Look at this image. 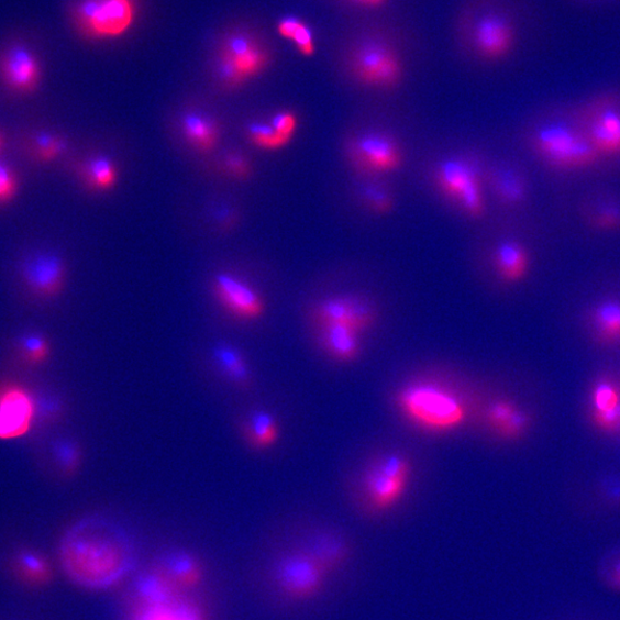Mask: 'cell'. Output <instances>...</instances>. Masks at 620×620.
<instances>
[{"label": "cell", "mask_w": 620, "mask_h": 620, "mask_svg": "<svg viewBox=\"0 0 620 620\" xmlns=\"http://www.w3.org/2000/svg\"><path fill=\"white\" fill-rule=\"evenodd\" d=\"M59 562L67 578L90 590L113 587L131 574L137 562L133 541L111 524L86 520L62 538Z\"/></svg>", "instance_id": "obj_1"}, {"label": "cell", "mask_w": 620, "mask_h": 620, "mask_svg": "<svg viewBox=\"0 0 620 620\" xmlns=\"http://www.w3.org/2000/svg\"><path fill=\"white\" fill-rule=\"evenodd\" d=\"M395 403L410 425L430 434H449L468 419L463 400L447 387L433 381H411L395 396Z\"/></svg>", "instance_id": "obj_2"}, {"label": "cell", "mask_w": 620, "mask_h": 620, "mask_svg": "<svg viewBox=\"0 0 620 620\" xmlns=\"http://www.w3.org/2000/svg\"><path fill=\"white\" fill-rule=\"evenodd\" d=\"M485 167L486 163L474 152L455 153L433 166L430 184L458 213L481 220L487 213Z\"/></svg>", "instance_id": "obj_3"}, {"label": "cell", "mask_w": 620, "mask_h": 620, "mask_svg": "<svg viewBox=\"0 0 620 620\" xmlns=\"http://www.w3.org/2000/svg\"><path fill=\"white\" fill-rule=\"evenodd\" d=\"M527 142L534 158L556 173L591 170L606 162L578 123L540 124L530 132Z\"/></svg>", "instance_id": "obj_4"}, {"label": "cell", "mask_w": 620, "mask_h": 620, "mask_svg": "<svg viewBox=\"0 0 620 620\" xmlns=\"http://www.w3.org/2000/svg\"><path fill=\"white\" fill-rule=\"evenodd\" d=\"M412 478L407 455L390 453L375 460L361 477L358 506L369 517L389 513L405 499Z\"/></svg>", "instance_id": "obj_5"}, {"label": "cell", "mask_w": 620, "mask_h": 620, "mask_svg": "<svg viewBox=\"0 0 620 620\" xmlns=\"http://www.w3.org/2000/svg\"><path fill=\"white\" fill-rule=\"evenodd\" d=\"M140 0H73L69 22L75 33L89 42L123 37L137 22Z\"/></svg>", "instance_id": "obj_6"}, {"label": "cell", "mask_w": 620, "mask_h": 620, "mask_svg": "<svg viewBox=\"0 0 620 620\" xmlns=\"http://www.w3.org/2000/svg\"><path fill=\"white\" fill-rule=\"evenodd\" d=\"M342 152L356 178H385L400 171L406 162L399 139L376 128L348 135Z\"/></svg>", "instance_id": "obj_7"}, {"label": "cell", "mask_w": 620, "mask_h": 620, "mask_svg": "<svg viewBox=\"0 0 620 620\" xmlns=\"http://www.w3.org/2000/svg\"><path fill=\"white\" fill-rule=\"evenodd\" d=\"M273 580L284 599L305 604L320 598L332 579L318 563L295 547L277 558Z\"/></svg>", "instance_id": "obj_8"}, {"label": "cell", "mask_w": 620, "mask_h": 620, "mask_svg": "<svg viewBox=\"0 0 620 620\" xmlns=\"http://www.w3.org/2000/svg\"><path fill=\"white\" fill-rule=\"evenodd\" d=\"M15 276L25 295L38 301H49L64 292L68 272L59 253L35 248L19 257Z\"/></svg>", "instance_id": "obj_9"}, {"label": "cell", "mask_w": 620, "mask_h": 620, "mask_svg": "<svg viewBox=\"0 0 620 620\" xmlns=\"http://www.w3.org/2000/svg\"><path fill=\"white\" fill-rule=\"evenodd\" d=\"M348 68L355 82L366 88L391 90L403 79V64L398 52L378 41L358 44L352 51Z\"/></svg>", "instance_id": "obj_10"}, {"label": "cell", "mask_w": 620, "mask_h": 620, "mask_svg": "<svg viewBox=\"0 0 620 620\" xmlns=\"http://www.w3.org/2000/svg\"><path fill=\"white\" fill-rule=\"evenodd\" d=\"M310 317L319 328L345 326L362 335L376 325L378 313L375 302L369 297L346 292L319 300L312 308Z\"/></svg>", "instance_id": "obj_11"}, {"label": "cell", "mask_w": 620, "mask_h": 620, "mask_svg": "<svg viewBox=\"0 0 620 620\" xmlns=\"http://www.w3.org/2000/svg\"><path fill=\"white\" fill-rule=\"evenodd\" d=\"M298 549L318 563L331 579L346 571L356 556L354 540L343 530L328 525L308 533Z\"/></svg>", "instance_id": "obj_12"}, {"label": "cell", "mask_w": 620, "mask_h": 620, "mask_svg": "<svg viewBox=\"0 0 620 620\" xmlns=\"http://www.w3.org/2000/svg\"><path fill=\"white\" fill-rule=\"evenodd\" d=\"M218 54L234 64L246 82L262 75L272 63V52L262 38L248 27H235L221 35Z\"/></svg>", "instance_id": "obj_13"}, {"label": "cell", "mask_w": 620, "mask_h": 620, "mask_svg": "<svg viewBox=\"0 0 620 620\" xmlns=\"http://www.w3.org/2000/svg\"><path fill=\"white\" fill-rule=\"evenodd\" d=\"M43 81V66L27 44L14 42L0 49V84L20 97L34 95Z\"/></svg>", "instance_id": "obj_14"}, {"label": "cell", "mask_w": 620, "mask_h": 620, "mask_svg": "<svg viewBox=\"0 0 620 620\" xmlns=\"http://www.w3.org/2000/svg\"><path fill=\"white\" fill-rule=\"evenodd\" d=\"M36 427V394L16 381L0 384V441H15Z\"/></svg>", "instance_id": "obj_15"}, {"label": "cell", "mask_w": 620, "mask_h": 620, "mask_svg": "<svg viewBox=\"0 0 620 620\" xmlns=\"http://www.w3.org/2000/svg\"><path fill=\"white\" fill-rule=\"evenodd\" d=\"M591 107L578 122L583 131L607 160L620 159V108L610 97L589 103Z\"/></svg>", "instance_id": "obj_16"}, {"label": "cell", "mask_w": 620, "mask_h": 620, "mask_svg": "<svg viewBox=\"0 0 620 620\" xmlns=\"http://www.w3.org/2000/svg\"><path fill=\"white\" fill-rule=\"evenodd\" d=\"M212 292L225 312L241 322H255L266 314L264 297L237 276L219 274L212 283Z\"/></svg>", "instance_id": "obj_17"}, {"label": "cell", "mask_w": 620, "mask_h": 620, "mask_svg": "<svg viewBox=\"0 0 620 620\" xmlns=\"http://www.w3.org/2000/svg\"><path fill=\"white\" fill-rule=\"evenodd\" d=\"M516 40V23L505 11L488 12L475 24L474 45L478 55L486 60L498 62L508 57Z\"/></svg>", "instance_id": "obj_18"}, {"label": "cell", "mask_w": 620, "mask_h": 620, "mask_svg": "<svg viewBox=\"0 0 620 620\" xmlns=\"http://www.w3.org/2000/svg\"><path fill=\"white\" fill-rule=\"evenodd\" d=\"M486 192L502 207L516 209L524 206L530 198L528 174L512 162H495L485 167Z\"/></svg>", "instance_id": "obj_19"}, {"label": "cell", "mask_w": 620, "mask_h": 620, "mask_svg": "<svg viewBox=\"0 0 620 620\" xmlns=\"http://www.w3.org/2000/svg\"><path fill=\"white\" fill-rule=\"evenodd\" d=\"M496 276L506 286H517L524 281L532 269V254L520 241L505 240L498 243L490 255Z\"/></svg>", "instance_id": "obj_20"}, {"label": "cell", "mask_w": 620, "mask_h": 620, "mask_svg": "<svg viewBox=\"0 0 620 620\" xmlns=\"http://www.w3.org/2000/svg\"><path fill=\"white\" fill-rule=\"evenodd\" d=\"M593 339L601 346L620 344V300L602 299L588 313Z\"/></svg>", "instance_id": "obj_21"}, {"label": "cell", "mask_w": 620, "mask_h": 620, "mask_svg": "<svg viewBox=\"0 0 620 620\" xmlns=\"http://www.w3.org/2000/svg\"><path fill=\"white\" fill-rule=\"evenodd\" d=\"M319 344L328 356L341 364H353L362 352L361 334L345 326L319 328Z\"/></svg>", "instance_id": "obj_22"}, {"label": "cell", "mask_w": 620, "mask_h": 620, "mask_svg": "<svg viewBox=\"0 0 620 620\" xmlns=\"http://www.w3.org/2000/svg\"><path fill=\"white\" fill-rule=\"evenodd\" d=\"M180 133L199 152H210L215 148L220 140L218 121L202 112H189L180 119Z\"/></svg>", "instance_id": "obj_23"}, {"label": "cell", "mask_w": 620, "mask_h": 620, "mask_svg": "<svg viewBox=\"0 0 620 620\" xmlns=\"http://www.w3.org/2000/svg\"><path fill=\"white\" fill-rule=\"evenodd\" d=\"M214 364L220 374L237 389L247 390L252 385V372L245 355L236 346L222 343L213 350Z\"/></svg>", "instance_id": "obj_24"}, {"label": "cell", "mask_w": 620, "mask_h": 620, "mask_svg": "<svg viewBox=\"0 0 620 620\" xmlns=\"http://www.w3.org/2000/svg\"><path fill=\"white\" fill-rule=\"evenodd\" d=\"M22 145L27 157L42 165L58 160L68 150V142L64 136L46 129L25 135Z\"/></svg>", "instance_id": "obj_25"}, {"label": "cell", "mask_w": 620, "mask_h": 620, "mask_svg": "<svg viewBox=\"0 0 620 620\" xmlns=\"http://www.w3.org/2000/svg\"><path fill=\"white\" fill-rule=\"evenodd\" d=\"M15 361L23 368L37 369L47 364L52 356V344L40 331H24L18 335L13 344Z\"/></svg>", "instance_id": "obj_26"}, {"label": "cell", "mask_w": 620, "mask_h": 620, "mask_svg": "<svg viewBox=\"0 0 620 620\" xmlns=\"http://www.w3.org/2000/svg\"><path fill=\"white\" fill-rule=\"evenodd\" d=\"M356 196L372 214L389 215L396 209V195L384 178H357Z\"/></svg>", "instance_id": "obj_27"}, {"label": "cell", "mask_w": 620, "mask_h": 620, "mask_svg": "<svg viewBox=\"0 0 620 620\" xmlns=\"http://www.w3.org/2000/svg\"><path fill=\"white\" fill-rule=\"evenodd\" d=\"M243 435L250 449L256 452H265L278 443L280 428L270 412L257 410L244 423Z\"/></svg>", "instance_id": "obj_28"}, {"label": "cell", "mask_w": 620, "mask_h": 620, "mask_svg": "<svg viewBox=\"0 0 620 620\" xmlns=\"http://www.w3.org/2000/svg\"><path fill=\"white\" fill-rule=\"evenodd\" d=\"M81 182L90 190L106 192L112 190L119 179L118 167L107 155H95L76 168Z\"/></svg>", "instance_id": "obj_29"}, {"label": "cell", "mask_w": 620, "mask_h": 620, "mask_svg": "<svg viewBox=\"0 0 620 620\" xmlns=\"http://www.w3.org/2000/svg\"><path fill=\"white\" fill-rule=\"evenodd\" d=\"M15 577L24 585L42 587L49 584L54 572L47 558L36 551L19 552L12 563Z\"/></svg>", "instance_id": "obj_30"}, {"label": "cell", "mask_w": 620, "mask_h": 620, "mask_svg": "<svg viewBox=\"0 0 620 620\" xmlns=\"http://www.w3.org/2000/svg\"><path fill=\"white\" fill-rule=\"evenodd\" d=\"M135 620H206L197 605L179 596L173 600L139 606Z\"/></svg>", "instance_id": "obj_31"}, {"label": "cell", "mask_w": 620, "mask_h": 620, "mask_svg": "<svg viewBox=\"0 0 620 620\" xmlns=\"http://www.w3.org/2000/svg\"><path fill=\"white\" fill-rule=\"evenodd\" d=\"M584 219L588 228L599 232L620 231V199L597 197L587 203Z\"/></svg>", "instance_id": "obj_32"}, {"label": "cell", "mask_w": 620, "mask_h": 620, "mask_svg": "<svg viewBox=\"0 0 620 620\" xmlns=\"http://www.w3.org/2000/svg\"><path fill=\"white\" fill-rule=\"evenodd\" d=\"M49 446L51 458L62 476L71 478L80 472L84 463V450L79 442L69 436H60Z\"/></svg>", "instance_id": "obj_33"}, {"label": "cell", "mask_w": 620, "mask_h": 620, "mask_svg": "<svg viewBox=\"0 0 620 620\" xmlns=\"http://www.w3.org/2000/svg\"><path fill=\"white\" fill-rule=\"evenodd\" d=\"M277 33L283 38L291 41L301 56L308 58L315 55L314 34L302 20L295 16L283 18L277 23Z\"/></svg>", "instance_id": "obj_34"}, {"label": "cell", "mask_w": 620, "mask_h": 620, "mask_svg": "<svg viewBox=\"0 0 620 620\" xmlns=\"http://www.w3.org/2000/svg\"><path fill=\"white\" fill-rule=\"evenodd\" d=\"M163 568L179 589L196 587L202 578L200 564L187 554L171 556Z\"/></svg>", "instance_id": "obj_35"}, {"label": "cell", "mask_w": 620, "mask_h": 620, "mask_svg": "<svg viewBox=\"0 0 620 620\" xmlns=\"http://www.w3.org/2000/svg\"><path fill=\"white\" fill-rule=\"evenodd\" d=\"M620 403V389L613 379L602 377L593 385L590 392L591 412H602Z\"/></svg>", "instance_id": "obj_36"}, {"label": "cell", "mask_w": 620, "mask_h": 620, "mask_svg": "<svg viewBox=\"0 0 620 620\" xmlns=\"http://www.w3.org/2000/svg\"><path fill=\"white\" fill-rule=\"evenodd\" d=\"M247 136L255 146L268 151L280 150L291 142L277 134L269 122L254 121L250 123L247 126Z\"/></svg>", "instance_id": "obj_37"}, {"label": "cell", "mask_w": 620, "mask_h": 620, "mask_svg": "<svg viewBox=\"0 0 620 620\" xmlns=\"http://www.w3.org/2000/svg\"><path fill=\"white\" fill-rule=\"evenodd\" d=\"M212 68L217 81L224 88L235 89L246 84L237 67L218 52H214Z\"/></svg>", "instance_id": "obj_38"}, {"label": "cell", "mask_w": 620, "mask_h": 620, "mask_svg": "<svg viewBox=\"0 0 620 620\" xmlns=\"http://www.w3.org/2000/svg\"><path fill=\"white\" fill-rule=\"evenodd\" d=\"M64 405L54 395H36V425L55 423L63 417Z\"/></svg>", "instance_id": "obj_39"}, {"label": "cell", "mask_w": 620, "mask_h": 620, "mask_svg": "<svg viewBox=\"0 0 620 620\" xmlns=\"http://www.w3.org/2000/svg\"><path fill=\"white\" fill-rule=\"evenodd\" d=\"M20 178L15 169L0 158V207L13 202L20 192Z\"/></svg>", "instance_id": "obj_40"}, {"label": "cell", "mask_w": 620, "mask_h": 620, "mask_svg": "<svg viewBox=\"0 0 620 620\" xmlns=\"http://www.w3.org/2000/svg\"><path fill=\"white\" fill-rule=\"evenodd\" d=\"M513 401L508 399H499L490 403L486 410V422L489 428L497 433L502 427H505L509 420L513 417V413L519 410Z\"/></svg>", "instance_id": "obj_41"}, {"label": "cell", "mask_w": 620, "mask_h": 620, "mask_svg": "<svg viewBox=\"0 0 620 620\" xmlns=\"http://www.w3.org/2000/svg\"><path fill=\"white\" fill-rule=\"evenodd\" d=\"M531 420L530 413L525 409L519 408L509 422L502 427L497 434L503 439V441H516V439H520L527 433L531 425Z\"/></svg>", "instance_id": "obj_42"}, {"label": "cell", "mask_w": 620, "mask_h": 620, "mask_svg": "<svg viewBox=\"0 0 620 620\" xmlns=\"http://www.w3.org/2000/svg\"><path fill=\"white\" fill-rule=\"evenodd\" d=\"M593 425L608 434H620V403L607 411L591 412Z\"/></svg>", "instance_id": "obj_43"}, {"label": "cell", "mask_w": 620, "mask_h": 620, "mask_svg": "<svg viewBox=\"0 0 620 620\" xmlns=\"http://www.w3.org/2000/svg\"><path fill=\"white\" fill-rule=\"evenodd\" d=\"M269 123L277 134L292 141L297 132L299 119L295 112L283 110L275 113Z\"/></svg>", "instance_id": "obj_44"}, {"label": "cell", "mask_w": 620, "mask_h": 620, "mask_svg": "<svg viewBox=\"0 0 620 620\" xmlns=\"http://www.w3.org/2000/svg\"><path fill=\"white\" fill-rule=\"evenodd\" d=\"M224 165L226 171L236 178H246L251 173L248 160L240 152L228 153Z\"/></svg>", "instance_id": "obj_45"}, {"label": "cell", "mask_w": 620, "mask_h": 620, "mask_svg": "<svg viewBox=\"0 0 620 620\" xmlns=\"http://www.w3.org/2000/svg\"><path fill=\"white\" fill-rule=\"evenodd\" d=\"M606 585L615 591H620V551L607 560L602 568Z\"/></svg>", "instance_id": "obj_46"}, {"label": "cell", "mask_w": 620, "mask_h": 620, "mask_svg": "<svg viewBox=\"0 0 620 620\" xmlns=\"http://www.w3.org/2000/svg\"><path fill=\"white\" fill-rule=\"evenodd\" d=\"M604 495L606 498L616 505H620V479L616 477H608L604 481Z\"/></svg>", "instance_id": "obj_47"}, {"label": "cell", "mask_w": 620, "mask_h": 620, "mask_svg": "<svg viewBox=\"0 0 620 620\" xmlns=\"http://www.w3.org/2000/svg\"><path fill=\"white\" fill-rule=\"evenodd\" d=\"M357 2L368 7H377L383 4L385 0H357Z\"/></svg>", "instance_id": "obj_48"}, {"label": "cell", "mask_w": 620, "mask_h": 620, "mask_svg": "<svg viewBox=\"0 0 620 620\" xmlns=\"http://www.w3.org/2000/svg\"><path fill=\"white\" fill-rule=\"evenodd\" d=\"M7 147V136L3 133L2 129H0V158H2V154Z\"/></svg>", "instance_id": "obj_49"}]
</instances>
